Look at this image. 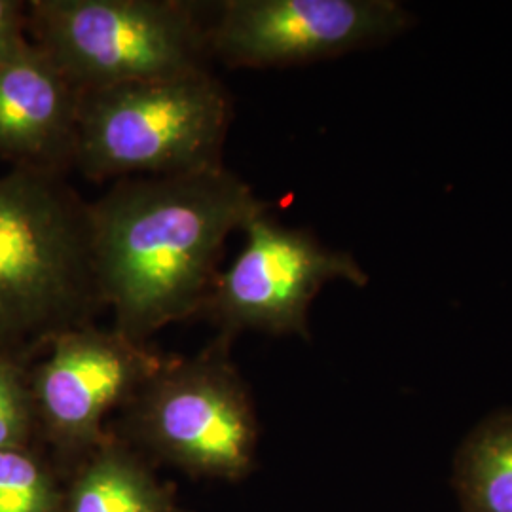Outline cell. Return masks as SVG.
Segmentation results:
<instances>
[{"label":"cell","mask_w":512,"mask_h":512,"mask_svg":"<svg viewBox=\"0 0 512 512\" xmlns=\"http://www.w3.org/2000/svg\"><path fill=\"white\" fill-rule=\"evenodd\" d=\"M230 338L190 359H165L129 401L135 437L192 475L238 480L255 463V406L228 355Z\"/></svg>","instance_id":"obj_5"},{"label":"cell","mask_w":512,"mask_h":512,"mask_svg":"<svg viewBox=\"0 0 512 512\" xmlns=\"http://www.w3.org/2000/svg\"><path fill=\"white\" fill-rule=\"evenodd\" d=\"M65 512H173V499L128 448L103 440L65 495Z\"/></svg>","instance_id":"obj_10"},{"label":"cell","mask_w":512,"mask_h":512,"mask_svg":"<svg viewBox=\"0 0 512 512\" xmlns=\"http://www.w3.org/2000/svg\"><path fill=\"white\" fill-rule=\"evenodd\" d=\"M27 359L0 351V450L25 448L37 431Z\"/></svg>","instance_id":"obj_13"},{"label":"cell","mask_w":512,"mask_h":512,"mask_svg":"<svg viewBox=\"0 0 512 512\" xmlns=\"http://www.w3.org/2000/svg\"><path fill=\"white\" fill-rule=\"evenodd\" d=\"M78 95L37 46L0 63V158L10 167L65 175L74 164Z\"/></svg>","instance_id":"obj_9"},{"label":"cell","mask_w":512,"mask_h":512,"mask_svg":"<svg viewBox=\"0 0 512 512\" xmlns=\"http://www.w3.org/2000/svg\"><path fill=\"white\" fill-rule=\"evenodd\" d=\"M243 234L241 253L220 272L202 310L228 338L241 330L308 336V311L325 285L368 283L349 253L281 224L270 211L249 220Z\"/></svg>","instance_id":"obj_6"},{"label":"cell","mask_w":512,"mask_h":512,"mask_svg":"<svg viewBox=\"0 0 512 512\" xmlns=\"http://www.w3.org/2000/svg\"><path fill=\"white\" fill-rule=\"evenodd\" d=\"M29 368L37 425L65 450H93L105 440L110 412L128 404L165 359L122 332L90 325L55 334Z\"/></svg>","instance_id":"obj_8"},{"label":"cell","mask_w":512,"mask_h":512,"mask_svg":"<svg viewBox=\"0 0 512 512\" xmlns=\"http://www.w3.org/2000/svg\"><path fill=\"white\" fill-rule=\"evenodd\" d=\"M88 203L65 175L19 167L0 173V351L27 359L105 310Z\"/></svg>","instance_id":"obj_2"},{"label":"cell","mask_w":512,"mask_h":512,"mask_svg":"<svg viewBox=\"0 0 512 512\" xmlns=\"http://www.w3.org/2000/svg\"><path fill=\"white\" fill-rule=\"evenodd\" d=\"M0 512H65V495L29 446L0 450Z\"/></svg>","instance_id":"obj_12"},{"label":"cell","mask_w":512,"mask_h":512,"mask_svg":"<svg viewBox=\"0 0 512 512\" xmlns=\"http://www.w3.org/2000/svg\"><path fill=\"white\" fill-rule=\"evenodd\" d=\"M412 23L395 0H222L207 42L232 69H274L380 46Z\"/></svg>","instance_id":"obj_7"},{"label":"cell","mask_w":512,"mask_h":512,"mask_svg":"<svg viewBox=\"0 0 512 512\" xmlns=\"http://www.w3.org/2000/svg\"><path fill=\"white\" fill-rule=\"evenodd\" d=\"M93 275L114 329L143 342L202 315L228 238L270 211L226 165L131 177L88 203Z\"/></svg>","instance_id":"obj_1"},{"label":"cell","mask_w":512,"mask_h":512,"mask_svg":"<svg viewBox=\"0 0 512 512\" xmlns=\"http://www.w3.org/2000/svg\"><path fill=\"white\" fill-rule=\"evenodd\" d=\"M232 116L209 69L82 90L73 167L92 181L217 167Z\"/></svg>","instance_id":"obj_3"},{"label":"cell","mask_w":512,"mask_h":512,"mask_svg":"<svg viewBox=\"0 0 512 512\" xmlns=\"http://www.w3.org/2000/svg\"><path fill=\"white\" fill-rule=\"evenodd\" d=\"M456 484L465 512H512V412L482 421L467 437Z\"/></svg>","instance_id":"obj_11"},{"label":"cell","mask_w":512,"mask_h":512,"mask_svg":"<svg viewBox=\"0 0 512 512\" xmlns=\"http://www.w3.org/2000/svg\"><path fill=\"white\" fill-rule=\"evenodd\" d=\"M33 44L76 90L203 71L207 19L181 0H31Z\"/></svg>","instance_id":"obj_4"},{"label":"cell","mask_w":512,"mask_h":512,"mask_svg":"<svg viewBox=\"0 0 512 512\" xmlns=\"http://www.w3.org/2000/svg\"><path fill=\"white\" fill-rule=\"evenodd\" d=\"M27 2L0 0V63H8L33 50Z\"/></svg>","instance_id":"obj_14"}]
</instances>
